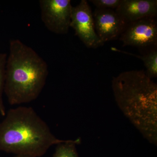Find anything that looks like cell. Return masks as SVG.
<instances>
[{
	"mask_svg": "<svg viewBox=\"0 0 157 157\" xmlns=\"http://www.w3.org/2000/svg\"><path fill=\"white\" fill-rule=\"evenodd\" d=\"M14 157H31L29 156H21V155H15Z\"/></svg>",
	"mask_w": 157,
	"mask_h": 157,
	"instance_id": "cell-13",
	"label": "cell"
},
{
	"mask_svg": "<svg viewBox=\"0 0 157 157\" xmlns=\"http://www.w3.org/2000/svg\"><path fill=\"white\" fill-rule=\"evenodd\" d=\"M97 9H117L122 0H90Z\"/></svg>",
	"mask_w": 157,
	"mask_h": 157,
	"instance_id": "cell-12",
	"label": "cell"
},
{
	"mask_svg": "<svg viewBox=\"0 0 157 157\" xmlns=\"http://www.w3.org/2000/svg\"><path fill=\"white\" fill-rule=\"evenodd\" d=\"M48 74L46 62L18 39L10 40L4 93L12 106L27 104L39 97Z\"/></svg>",
	"mask_w": 157,
	"mask_h": 157,
	"instance_id": "cell-3",
	"label": "cell"
},
{
	"mask_svg": "<svg viewBox=\"0 0 157 157\" xmlns=\"http://www.w3.org/2000/svg\"><path fill=\"white\" fill-rule=\"evenodd\" d=\"M68 140L56 137L31 107L10 109L0 123V151L15 155L41 157L52 145Z\"/></svg>",
	"mask_w": 157,
	"mask_h": 157,
	"instance_id": "cell-2",
	"label": "cell"
},
{
	"mask_svg": "<svg viewBox=\"0 0 157 157\" xmlns=\"http://www.w3.org/2000/svg\"><path fill=\"white\" fill-rule=\"evenodd\" d=\"M93 14L96 33L104 44L120 36L127 25L112 9L96 8Z\"/></svg>",
	"mask_w": 157,
	"mask_h": 157,
	"instance_id": "cell-7",
	"label": "cell"
},
{
	"mask_svg": "<svg viewBox=\"0 0 157 157\" xmlns=\"http://www.w3.org/2000/svg\"><path fill=\"white\" fill-rule=\"evenodd\" d=\"M156 17H147L127 24L120 40L123 46L146 47L156 45Z\"/></svg>",
	"mask_w": 157,
	"mask_h": 157,
	"instance_id": "cell-6",
	"label": "cell"
},
{
	"mask_svg": "<svg viewBox=\"0 0 157 157\" xmlns=\"http://www.w3.org/2000/svg\"><path fill=\"white\" fill-rule=\"evenodd\" d=\"M127 54L137 57L143 61L146 69V75L150 78H155L157 76V50L156 49L151 51L148 53L143 56H137L133 54L126 52Z\"/></svg>",
	"mask_w": 157,
	"mask_h": 157,
	"instance_id": "cell-9",
	"label": "cell"
},
{
	"mask_svg": "<svg viewBox=\"0 0 157 157\" xmlns=\"http://www.w3.org/2000/svg\"><path fill=\"white\" fill-rule=\"evenodd\" d=\"M7 57L8 56L6 53H0V114L3 117H5L6 114V107L3 102V94L6 80Z\"/></svg>",
	"mask_w": 157,
	"mask_h": 157,
	"instance_id": "cell-11",
	"label": "cell"
},
{
	"mask_svg": "<svg viewBox=\"0 0 157 157\" xmlns=\"http://www.w3.org/2000/svg\"><path fill=\"white\" fill-rule=\"evenodd\" d=\"M112 87L124 114L146 139L157 145L156 83L144 70H132L114 77Z\"/></svg>",
	"mask_w": 157,
	"mask_h": 157,
	"instance_id": "cell-1",
	"label": "cell"
},
{
	"mask_svg": "<svg viewBox=\"0 0 157 157\" xmlns=\"http://www.w3.org/2000/svg\"><path fill=\"white\" fill-rule=\"evenodd\" d=\"M70 27L88 48H96L104 45L96 33L93 12L86 0L72 7Z\"/></svg>",
	"mask_w": 157,
	"mask_h": 157,
	"instance_id": "cell-5",
	"label": "cell"
},
{
	"mask_svg": "<svg viewBox=\"0 0 157 157\" xmlns=\"http://www.w3.org/2000/svg\"><path fill=\"white\" fill-rule=\"evenodd\" d=\"M115 12L126 24L147 17H156L157 0H122Z\"/></svg>",
	"mask_w": 157,
	"mask_h": 157,
	"instance_id": "cell-8",
	"label": "cell"
},
{
	"mask_svg": "<svg viewBox=\"0 0 157 157\" xmlns=\"http://www.w3.org/2000/svg\"><path fill=\"white\" fill-rule=\"evenodd\" d=\"M80 138L75 140H68L67 142L57 144L52 157H78L76 144L81 143Z\"/></svg>",
	"mask_w": 157,
	"mask_h": 157,
	"instance_id": "cell-10",
	"label": "cell"
},
{
	"mask_svg": "<svg viewBox=\"0 0 157 157\" xmlns=\"http://www.w3.org/2000/svg\"><path fill=\"white\" fill-rule=\"evenodd\" d=\"M41 18L46 28L57 34L68 33L73 6L70 0H40Z\"/></svg>",
	"mask_w": 157,
	"mask_h": 157,
	"instance_id": "cell-4",
	"label": "cell"
}]
</instances>
